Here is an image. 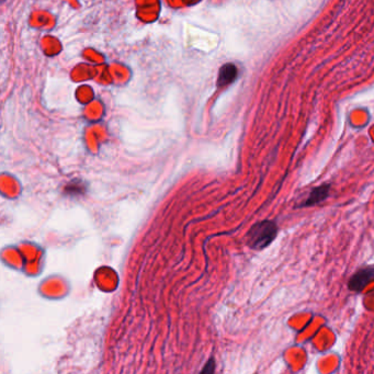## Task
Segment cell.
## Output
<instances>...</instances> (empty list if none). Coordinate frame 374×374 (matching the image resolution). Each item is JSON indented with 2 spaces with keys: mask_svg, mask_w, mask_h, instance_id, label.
Masks as SVG:
<instances>
[{
  "mask_svg": "<svg viewBox=\"0 0 374 374\" xmlns=\"http://www.w3.org/2000/svg\"><path fill=\"white\" fill-rule=\"evenodd\" d=\"M278 234V226L273 221H262L251 227L247 235L249 247L262 251L275 240Z\"/></svg>",
  "mask_w": 374,
  "mask_h": 374,
  "instance_id": "obj_1",
  "label": "cell"
},
{
  "mask_svg": "<svg viewBox=\"0 0 374 374\" xmlns=\"http://www.w3.org/2000/svg\"><path fill=\"white\" fill-rule=\"evenodd\" d=\"M374 280V266H368L352 275L348 284L351 291L361 292L371 281Z\"/></svg>",
  "mask_w": 374,
  "mask_h": 374,
  "instance_id": "obj_2",
  "label": "cell"
},
{
  "mask_svg": "<svg viewBox=\"0 0 374 374\" xmlns=\"http://www.w3.org/2000/svg\"><path fill=\"white\" fill-rule=\"evenodd\" d=\"M330 184H324L319 187L314 188L311 193L308 195L306 201L302 204V207H314L317 204L322 203L329 196Z\"/></svg>",
  "mask_w": 374,
  "mask_h": 374,
  "instance_id": "obj_3",
  "label": "cell"
},
{
  "mask_svg": "<svg viewBox=\"0 0 374 374\" xmlns=\"http://www.w3.org/2000/svg\"><path fill=\"white\" fill-rule=\"evenodd\" d=\"M237 74H238V71H237V67L235 66L234 64H225L219 73V87H224V86L233 83L236 79Z\"/></svg>",
  "mask_w": 374,
  "mask_h": 374,
  "instance_id": "obj_4",
  "label": "cell"
}]
</instances>
